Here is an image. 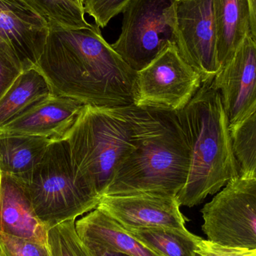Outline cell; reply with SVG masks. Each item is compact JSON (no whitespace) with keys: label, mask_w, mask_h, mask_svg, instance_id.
<instances>
[{"label":"cell","mask_w":256,"mask_h":256,"mask_svg":"<svg viewBox=\"0 0 256 256\" xmlns=\"http://www.w3.org/2000/svg\"><path fill=\"white\" fill-rule=\"evenodd\" d=\"M36 67L55 96L94 108L135 105L137 72L104 38L96 24L72 28L49 24Z\"/></svg>","instance_id":"obj_1"},{"label":"cell","mask_w":256,"mask_h":256,"mask_svg":"<svg viewBox=\"0 0 256 256\" xmlns=\"http://www.w3.org/2000/svg\"><path fill=\"white\" fill-rule=\"evenodd\" d=\"M135 120L134 148L104 196L154 192L177 196L186 184L190 166L177 112L135 106Z\"/></svg>","instance_id":"obj_2"},{"label":"cell","mask_w":256,"mask_h":256,"mask_svg":"<svg viewBox=\"0 0 256 256\" xmlns=\"http://www.w3.org/2000/svg\"><path fill=\"white\" fill-rule=\"evenodd\" d=\"M177 114L190 153L188 180L177 198L180 206L192 208L218 194L240 173L228 120L213 81L202 84Z\"/></svg>","instance_id":"obj_3"},{"label":"cell","mask_w":256,"mask_h":256,"mask_svg":"<svg viewBox=\"0 0 256 256\" xmlns=\"http://www.w3.org/2000/svg\"><path fill=\"white\" fill-rule=\"evenodd\" d=\"M135 105L84 106L64 138L82 179L103 196L135 143Z\"/></svg>","instance_id":"obj_4"},{"label":"cell","mask_w":256,"mask_h":256,"mask_svg":"<svg viewBox=\"0 0 256 256\" xmlns=\"http://www.w3.org/2000/svg\"><path fill=\"white\" fill-rule=\"evenodd\" d=\"M16 177L25 185L36 216L48 230L92 212L102 198L80 176L64 138L52 141L38 164Z\"/></svg>","instance_id":"obj_5"},{"label":"cell","mask_w":256,"mask_h":256,"mask_svg":"<svg viewBox=\"0 0 256 256\" xmlns=\"http://www.w3.org/2000/svg\"><path fill=\"white\" fill-rule=\"evenodd\" d=\"M176 0H130L123 10L122 31L111 44L136 72L176 44Z\"/></svg>","instance_id":"obj_6"},{"label":"cell","mask_w":256,"mask_h":256,"mask_svg":"<svg viewBox=\"0 0 256 256\" xmlns=\"http://www.w3.org/2000/svg\"><path fill=\"white\" fill-rule=\"evenodd\" d=\"M201 213L208 240L228 248L256 249V178L233 179Z\"/></svg>","instance_id":"obj_7"},{"label":"cell","mask_w":256,"mask_h":256,"mask_svg":"<svg viewBox=\"0 0 256 256\" xmlns=\"http://www.w3.org/2000/svg\"><path fill=\"white\" fill-rule=\"evenodd\" d=\"M135 106L171 111L183 109L202 86L200 75L184 61L176 44L137 72Z\"/></svg>","instance_id":"obj_8"},{"label":"cell","mask_w":256,"mask_h":256,"mask_svg":"<svg viewBox=\"0 0 256 256\" xmlns=\"http://www.w3.org/2000/svg\"><path fill=\"white\" fill-rule=\"evenodd\" d=\"M176 46L182 58L212 82L221 69L216 50L212 0H176Z\"/></svg>","instance_id":"obj_9"},{"label":"cell","mask_w":256,"mask_h":256,"mask_svg":"<svg viewBox=\"0 0 256 256\" xmlns=\"http://www.w3.org/2000/svg\"><path fill=\"white\" fill-rule=\"evenodd\" d=\"M49 24L24 0H0V50L22 72L36 67Z\"/></svg>","instance_id":"obj_10"},{"label":"cell","mask_w":256,"mask_h":256,"mask_svg":"<svg viewBox=\"0 0 256 256\" xmlns=\"http://www.w3.org/2000/svg\"><path fill=\"white\" fill-rule=\"evenodd\" d=\"M230 130L256 110V40L248 34L213 80Z\"/></svg>","instance_id":"obj_11"},{"label":"cell","mask_w":256,"mask_h":256,"mask_svg":"<svg viewBox=\"0 0 256 256\" xmlns=\"http://www.w3.org/2000/svg\"><path fill=\"white\" fill-rule=\"evenodd\" d=\"M177 196L142 192L130 195L104 196L97 208L126 228H186V219Z\"/></svg>","instance_id":"obj_12"},{"label":"cell","mask_w":256,"mask_h":256,"mask_svg":"<svg viewBox=\"0 0 256 256\" xmlns=\"http://www.w3.org/2000/svg\"><path fill=\"white\" fill-rule=\"evenodd\" d=\"M84 106L69 98L51 94L0 128V134L37 136L54 141L62 140Z\"/></svg>","instance_id":"obj_13"},{"label":"cell","mask_w":256,"mask_h":256,"mask_svg":"<svg viewBox=\"0 0 256 256\" xmlns=\"http://www.w3.org/2000/svg\"><path fill=\"white\" fill-rule=\"evenodd\" d=\"M48 232L22 180L0 172V234L48 244Z\"/></svg>","instance_id":"obj_14"},{"label":"cell","mask_w":256,"mask_h":256,"mask_svg":"<svg viewBox=\"0 0 256 256\" xmlns=\"http://www.w3.org/2000/svg\"><path fill=\"white\" fill-rule=\"evenodd\" d=\"M78 236L91 256L120 252L130 256H162L140 243L112 218L96 208L75 222Z\"/></svg>","instance_id":"obj_15"},{"label":"cell","mask_w":256,"mask_h":256,"mask_svg":"<svg viewBox=\"0 0 256 256\" xmlns=\"http://www.w3.org/2000/svg\"><path fill=\"white\" fill-rule=\"evenodd\" d=\"M218 61L221 68L250 34L248 0H212Z\"/></svg>","instance_id":"obj_16"},{"label":"cell","mask_w":256,"mask_h":256,"mask_svg":"<svg viewBox=\"0 0 256 256\" xmlns=\"http://www.w3.org/2000/svg\"><path fill=\"white\" fill-rule=\"evenodd\" d=\"M52 141L37 136L0 134V172L13 176L28 172Z\"/></svg>","instance_id":"obj_17"},{"label":"cell","mask_w":256,"mask_h":256,"mask_svg":"<svg viewBox=\"0 0 256 256\" xmlns=\"http://www.w3.org/2000/svg\"><path fill=\"white\" fill-rule=\"evenodd\" d=\"M51 94L48 81L37 68L22 72L0 99V128Z\"/></svg>","instance_id":"obj_18"},{"label":"cell","mask_w":256,"mask_h":256,"mask_svg":"<svg viewBox=\"0 0 256 256\" xmlns=\"http://www.w3.org/2000/svg\"><path fill=\"white\" fill-rule=\"evenodd\" d=\"M126 230L140 243L159 255L198 256L196 251L202 238L192 234L186 228L155 227Z\"/></svg>","instance_id":"obj_19"},{"label":"cell","mask_w":256,"mask_h":256,"mask_svg":"<svg viewBox=\"0 0 256 256\" xmlns=\"http://www.w3.org/2000/svg\"><path fill=\"white\" fill-rule=\"evenodd\" d=\"M230 130L240 177L256 178V110Z\"/></svg>","instance_id":"obj_20"},{"label":"cell","mask_w":256,"mask_h":256,"mask_svg":"<svg viewBox=\"0 0 256 256\" xmlns=\"http://www.w3.org/2000/svg\"><path fill=\"white\" fill-rule=\"evenodd\" d=\"M49 24L67 28H88L84 8L70 0H24Z\"/></svg>","instance_id":"obj_21"},{"label":"cell","mask_w":256,"mask_h":256,"mask_svg":"<svg viewBox=\"0 0 256 256\" xmlns=\"http://www.w3.org/2000/svg\"><path fill=\"white\" fill-rule=\"evenodd\" d=\"M75 220L67 221L48 230V245L52 256H91L82 243Z\"/></svg>","instance_id":"obj_22"},{"label":"cell","mask_w":256,"mask_h":256,"mask_svg":"<svg viewBox=\"0 0 256 256\" xmlns=\"http://www.w3.org/2000/svg\"><path fill=\"white\" fill-rule=\"evenodd\" d=\"M130 0H84L85 13L94 18L99 28H105L110 21L120 13Z\"/></svg>","instance_id":"obj_23"},{"label":"cell","mask_w":256,"mask_h":256,"mask_svg":"<svg viewBox=\"0 0 256 256\" xmlns=\"http://www.w3.org/2000/svg\"><path fill=\"white\" fill-rule=\"evenodd\" d=\"M4 256H52L48 244L0 234Z\"/></svg>","instance_id":"obj_24"},{"label":"cell","mask_w":256,"mask_h":256,"mask_svg":"<svg viewBox=\"0 0 256 256\" xmlns=\"http://www.w3.org/2000/svg\"><path fill=\"white\" fill-rule=\"evenodd\" d=\"M198 256H256V249L228 248L202 238L197 249Z\"/></svg>","instance_id":"obj_25"},{"label":"cell","mask_w":256,"mask_h":256,"mask_svg":"<svg viewBox=\"0 0 256 256\" xmlns=\"http://www.w3.org/2000/svg\"><path fill=\"white\" fill-rule=\"evenodd\" d=\"M22 72L10 57L0 50V99Z\"/></svg>","instance_id":"obj_26"},{"label":"cell","mask_w":256,"mask_h":256,"mask_svg":"<svg viewBox=\"0 0 256 256\" xmlns=\"http://www.w3.org/2000/svg\"><path fill=\"white\" fill-rule=\"evenodd\" d=\"M249 6L250 34L256 40V0H248Z\"/></svg>","instance_id":"obj_27"},{"label":"cell","mask_w":256,"mask_h":256,"mask_svg":"<svg viewBox=\"0 0 256 256\" xmlns=\"http://www.w3.org/2000/svg\"><path fill=\"white\" fill-rule=\"evenodd\" d=\"M92 256H130L126 255L124 254H120V252H104V254H99V255H96Z\"/></svg>","instance_id":"obj_28"},{"label":"cell","mask_w":256,"mask_h":256,"mask_svg":"<svg viewBox=\"0 0 256 256\" xmlns=\"http://www.w3.org/2000/svg\"><path fill=\"white\" fill-rule=\"evenodd\" d=\"M70 1L76 3V4H78V6H79L80 7L84 8V0H70Z\"/></svg>","instance_id":"obj_29"},{"label":"cell","mask_w":256,"mask_h":256,"mask_svg":"<svg viewBox=\"0 0 256 256\" xmlns=\"http://www.w3.org/2000/svg\"><path fill=\"white\" fill-rule=\"evenodd\" d=\"M0 256H4L2 251L1 246H0Z\"/></svg>","instance_id":"obj_30"}]
</instances>
